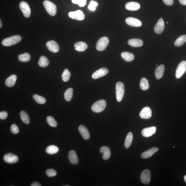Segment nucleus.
Instances as JSON below:
<instances>
[{
  "label": "nucleus",
  "instance_id": "nucleus-1",
  "mask_svg": "<svg viewBox=\"0 0 186 186\" xmlns=\"http://www.w3.org/2000/svg\"><path fill=\"white\" fill-rule=\"evenodd\" d=\"M22 40L20 35H16L4 39L2 41V44L5 46H10L15 45Z\"/></svg>",
  "mask_w": 186,
  "mask_h": 186
},
{
  "label": "nucleus",
  "instance_id": "nucleus-2",
  "mask_svg": "<svg viewBox=\"0 0 186 186\" xmlns=\"http://www.w3.org/2000/svg\"><path fill=\"white\" fill-rule=\"evenodd\" d=\"M43 5L47 13L51 16H55L57 13V7L50 1L45 0L43 2Z\"/></svg>",
  "mask_w": 186,
  "mask_h": 186
},
{
  "label": "nucleus",
  "instance_id": "nucleus-3",
  "mask_svg": "<svg viewBox=\"0 0 186 186\" xmlns=\"http://www.w3.org/2000/svg\"><path fill=\"white\" fill-rule=\"evenodd\" d=\"M116 95L118 102H120L123 100L125 93V86L121 82H118L115 86Z\"/></svg>",
  "mask_w": 186,
  "mask_h": 186
},
{
  "label": "nucleus",
  "instance_id": "nucleus-4",
  "mask_svg": "<svg viewBox=\"0 0 186 186\" xmlns=\"http://www.w3.org/2000/svg\"><path fill=\"white\" fill-rule=\"evenodd\" d=\"M106 106V101L104 100H101L97 101L93 105L92 109L94 112L100 113L104 110Z\"/></svg>",
  "mask_w": 186,
  "mask_h": 186
},
{
  "label": "nucleus",
  "instance_id": "nucleus-5",
  "mask_svg": "<svg viewBox=\"0 0 186 186\" xmlns=\"http://www.w3.org/2000/svg\"><path fill=\"white\" fill-rule=\"evenodd\" d=\"M109 39L107 37H103L99 39L96 44V49L99 51L104 50L109 43Z\"/></svg>",
  "mask_w": 186,
  "mask_h": 186
},
{
  "label": "nucleus",
  "instance_id": "nucleus-6",
  "mask_svg": "<svg viewBox=\"0 0 186 186\" xmlns=\"http://www.w3.org/2000/svg\"><path fill=\"white\" fill-rule=\"evenodd\" d=\"M186 71V61L181 62L178 66L176 71L175 76L177 79L181 78Z\"/></svg>",
  "mask_w": 186,
  "mask_h": 186
},
{
  "label": "nucleus",
  "instance_id": "nucleus-7",
  "mask_svg": "<svg viewBox=\"0 0 186 186\" xmlns=\"http://www.w3.org/2000/svg\"><path fill=\"white\" fill-rule=\"evenodd\" d=\"M19 7L25 17L26 18L30 17L31 10L28 3L24 1L21 2L19 4Z\"/></svg>",
  "mask_w": 186,
  "mask_h": 186
},
{
  "label": "nucleus",
  "instance_id": "nucleus-8",
  "mask_svg": "<svg viewBox=\"0 0 186 186\" xmlns=\"http://www.w3.org/2000/svg\"><path fill=\"white\" fill-rule=\"evenodd\" d=\"M68 15L72 19L80 21L84 20L85 17L83 12L79 10L75 12H70Z\"/></svg>",
  "mask_w": 186,
  "mask_h": 186
},
{
  "label": "nucleus",
  "instance_id": "nucleus-9",
  "mask_svg": "<svg viewBox=\"0 0 186 186\" xmlns=\"http://www.w3.org/2000/svg\"><path fill=\"white\" fill-rule=\"evenodd\" d=\"M4 160L9 164H12L17 162L18 161V157L15 154L8 153L6 154L4 157Z\"/></svg>",
  "mask_w": 186,
  "mask_h": 186
},
{
  "label": "nucleus",
  "instance_id": "nucleus-10",
  "mask_svg": "<svg viewBox=\"0 0 186 186\" xmlns=\"http://www.w3.org/2000/svg\"><path fill=\"white\" fill-rule=\"evenodd\" d=\"M108 72L109 70L107 68H101L93 74L92 77L93 79H96L107 75Z\"/></svg>",
  "mask_w": 186,
  "mask_h": 186
},
{
  "label": "nucleus",
  "instance_id": "nucleus-11",
  "mask_svg": "<svg viewBox=\"0 0 186 186\" xmlns=\"http://www.w3.org/2000/svg\"><path fill=\"white\" fill-rule=\"evenodd\" d=\"M141 181L142 183L148 185L151 179V173L148 169H145L141 173L140 176Z\"/></svg>",
  "mask_w": 186,
  "mask_h": 186
},
{
  "label": "nucleus",
  "instance_id": "nucleus-12",
  "mask_svg": "<svg viewBox=\"0 0 186 186\" xmlns=\"http://www.w3.org/2000/svg\"><path fill=\"white\" fill-rule=\"evenodd\" d=\"M164 22L162 18L159 19L155 26L154 32L157 34H162L164 30Z\"/></svg>",
  "mask_w": 186,
  "mask_h": 186
},
{
  "label": "nucleus",
  "instance_id": "nucleus-13",
  "mask_svg": "<svg viewBox=\"0 0 186 186\" xmlns=\"http://www.w3.org/2000/svg\"><path fill=\"white\" fill-rule=\"evenodd\" d=\"M48 49L54 53L58 52L59 50V47L58 43L53 40L50 41L46 44Z\"/></svg>",
  "mask_w": 186,
  "mask_h": 186
},
{
  "label": "nucleus",
  "instance_id": "nucleus-14",
  "mask_svg": "<svg viewBox=\"0 0 186 186\" xmlns=\"http://www.w3.org/2000/svg\"><path fill=\"white\" fill-rule=\"evenodd\" d=\"M140 117L145 119H150L152 116V111L150 107H146L142 109L140 113Z\"/></svg>",
  "mask_w": 186,
  "mask_h": 186
},
{
  "label": "nucleus",
  "instance_id": "nucleus-15",
  "mask_svg": "<svg viewBox=\"0 0 186 186\" xmlns=\"http://www.w3.org/2000/svg\"><path fill=\"white\" fill-rule=\"evenodd\" d=\"M156 131V127H152L147 128L142 130L141 134L142 136L144 137L148 138L150 137L153 134H155Z\"/></svg>",
  "mask_w": 186,
  "mask_h": 186
},
{
  "label": "nucleus",
  "instance_id": "nucleus-16",
  "mask_svg": "<svg viewBox=\"0 0 186 186\" xmlns=\"http://www.w3.org/2000/svg\"><path fill=\"white\" fill-rule=\"evenodd\" d=\"M125 22L129 25L134 27H139L142 26V22L137 19L133 17H128L126 19Z\"/></svg>",
  "mask_w": 186,
  "mask_h": 186
},
{
  "label": "nucleus",
  "instance_id": "nucleus-17",
  "mask_svg": "<svg viewBox=\"0 0 186 186\" xmlns=\"http://www.w3.org/2000/svg\"><path fill=\"white\" fill-rule=\"evenodd\" d=\"M159 150L157 147H153L150 149L145 151L142 154L141 157L142 158L147 159L150 158Z\"/></svg>",
  "mask_w": 186,
  "mask_h": 186
},
{
  "label": "nucleus",
  "instance_id": "nucleus-18",
  "mask_svg": "<svg viewBox=\"0 0 186 186\" xmlns=\"http://www.w3.org/2000/svg\"><path fill=\"white\" fill-rule=\"evenodd\" d=\"M126 9L130 11H136L140 9V5L135 2H128L125 5Z\"/></svg>",
  "mask_w": 186,
  "mask_h": 186
},
{
  "label": "nucleus",
  "instance_id": "nucleus-19",
  "mask_svg": "<svg viewBox=\"0 0 186 186\" xmlns=\"http://www.w3.org/2000/svg\"><path fill=\"white\" fill-rule=\"evenodd\" d=\"M100 152L102 154V158L103 160H107L111 156V151L108 147L103 146L100 149Z\"/></svg>",
  "mask_w": 186,
  "mask_h": 186
},
{
  "label": "nucleus",
  "instance_id": "nucleus-20",
  "mask_svg": "<svg viewBox=\"0 0 186 186\" xmlns=\"http://www.w3.org/2000/svg\"><path fill=\"white\" fill-rule=\"evenodd\" d=\"M68 159L70 163L72 164L76 165L79 162L77 155L74 151H70L68 154Z\"/></svg>",
  "mask_w": 186,
  "mask_h": 186
},
{
  "label": "nucleus",
  "instance_id": "nucleus-21",
  "mask_svg": "<svg viewBox=\"0 0 186 186\" xmlns=\"http://www.w3.org/2000/svg\"><path fill=\"white\" fill-rule=\"evenodd\" d=\"M79 131L83 138L84 139L87 140L89 138L90 135L88 130L86 127L83 125H80L78 128Z\"/></svg>",
  "mask_w": 186,
  "mask_h": 186
},
{
  "label": "nucleus",
  "instance_id": "nucleus-22",
  "mask_svg": "<svg viewBox=\"0 0 186 186\" xmlns=\"http://www.w3.org/2000/svg\"><path fill=\"white\" fill-rule=\"evenodd\" d=\"M128 44L130 46L134 47H139L142 46L143 41L140 39H132L128 41Z\"/></svg>",
  "mask_w": 186,
  "mask_h": 186
},
{
  "label": "nucleus",
  "instance_id": "nucleus-23",
  "mask_svg": "<svg viewBox=\"0 0 186 186\" xmlns=\"http://www.w3.org/2000/svg\"><path fill=\"white\" fill-rule=\"evenodd\" d=\"M165 66L163 65H161L157 67L155 71V75L156 79H160L162 78Z\"/></svg>",
  "mask_w": 186,
  "mask_h": 186
},
{
  "label": "nucleus",
  "instance_id": "nucleus-24",
  "mask_svg": "<svg viewBox=\"0 0 186 186\" xmlns=\"http://www.w3.org/2000/svg\"><path fill=\"white\" fill-rule=\"evenodd\" d=\"M75 49L76 51L82 52L85 51L88 48V45L87 43L82 41L76 43L74 45Z\"/></svg>",
  "mask_w": 186,
  "mask_h": 186
},
{
  "label": "nucleus",
  "instance_id": "nucleus-25",
  "mask_svg": "<svg viewBox=\"0 0 186 186\" xmlns=\"http://www.w3.org/2000/svg\"><path fill=\"white\" fill-rule=\"evenodd\" d=\"M17 76L15 74H12L8 77L5 81L6 85L8 87H11L15 84L17 80Z\"/></svg>",
  "mask_w": 186,
  "mask_h": 186
},
{
  "label": "nucleus",
  "instance_id": "nucleus-26",
  "mask_svg": "<svg viewBox=\"0 0 186 186\" xmlns=\"http://www.w3.org/2000/svg\"><path fill=\"white\" fill-rule=\"evenodd\" d=\"M121 56L122 58L127 62L133 61L134 58V56L133 54L128 52H123L122 53Z\"/></svg>",
  "mask_w": 186,
  "mask_h": 186
},
{
  "label": "nucleus",
  "instance_id": "nucleus-27",
  "mask_svg": "<svg viewBox=\"0 0 186 186\" xmlns=\"http://www.w3.org/2000/svg\"><path fill=\"white\" fill-rule=\"evenodd\" d=\"M186 43V35H181L174 42L176 47H180Z\"/></svg>",
  "mask_w": 186,
  "mask_h": 186
},
{
  "label": "nucleus",
  "instance_id": "nucleus-28",
  "mask_svg": "<svg viewBox=\"0 0 186 186\" xmlns=\"http://www.w3.org/2000/svg\"><path fill=\"white\" fill-rule=\"evenodd\" d=\"M49 61L47 58L45 56H42L39 59L38 62V65L40 67L45 68L48 66Z\"/></svg>",
  "mask_w": 186,
  "mask_h": 186
},
{
  "label": "nucleus",
  "instance_id": "nucleus-29",
  "mask_svg": "<svg viewBox=\"0 0 186 186\" xmlns=\"http://www.w3.org/2000/svg\"><path fill=\"white\" fill-rule=\"evenodd\" d=\"M133 138V134L131 132H129L126 136L125 142V146L126 149L129 148L131 146Z\"/></svg>",
  "mask_w": 186,
  "mask_h": 186
},
{
  "label": "nucleus",
  "instance_id": "nucleus-30",
  "mask_svg": "<svg viewBox=\"0 0 186 186\" xmlns=\"http://www.w3.org/2000/svg\"><path fill=\"white\" fill-rule=\"evenodd\" d=\"M73 90L72 88H69L66 91L64 94V98L65 100L69 102L71 100L73 96Z\"/></svg>",
  "mask_w": 186,
  "mask_h": 186
},
{
  "label": "nucleus",
  "instance_id": "nucleus-31",
  "mask_svg": "<svg viewBox=\"0 0 186 186\" xmlns=\"http://www.w3.org/2000/svg\"><path fill=\"white\" fill-rule=\"evenodd\" d=\"M140 87L143 90H146L149 88V82L145 78H142L140 82Z\"/></svg>",
  "mask_w": 186,
  "mask_h": 186
},
{
  "label": "nucleus",
  "instance_id": "nucleus-32",
  "mask_svg": "<svg viewBox=\"0 0 186 186\" xmlns=\"http://www.w3.org/2000/svg\"><path fill=\"white\" fill-rule=\"evenodd\" d=\"M59 150V148L57 146L51 145L48 146L46 149V152L49 154H56Z\"/></svg>",
  "mask_w": 186,
  "mask_h": 186
},
{
  "label": "nucleus",
  "instance_id": "nucleus-33",
  "mask_svg": "<svg viewBox=\"0 0 186 186\" xmlns=\"http://www.w3.org/2000/svg\"><path fill=\"white\" fill-rule=\"evenodd\" d=\"M20 117L23 123L27 124V125L30 123V118H29L27 114L24 111H21L20 112Z\"/></svg>",
  "mask_w": 186,
  "mask_h": 186
},
{
  "label": "nucleus",
  "instance_id": "nucleus-34",
  "mask_svg": "<svg viewBox=\"0 0 186 186\" xmlns=\"http://www.w3.org/2000/svg\"><path fill=\"white\" fill-rule=\"evenodd\" d=\"M30 56L28 53H25L18 56L19 61L22 62H27L30 61Z\"/></svg>",
  "mask_w": 186,
  "mask_h": 186
},
{
  "label": "nucleus",
  "instance_id": "nucleus-35",
  "mask_svg": "<svg viewBox=\"0 0 186 186\" xmlns=\"http://www.w3.org/2000/svg\"><path fill=\"white\" fill-rule=\"evenodd\" d=\"M33 98L36 102L39 104H43L46 102V99L44 97L37 94H34Z\"/></svg>",
  "mask_w": 186,
  "mask_h": 186
},
{
  "label": "nucleus",
  "instance_id": "nucleus-36",
  "mask_svg": "<svg viewBox=\"0 0 186 186\" xmlns=\"http://www.w3.org/2000/svg\"><path fill=\"white\" fill-rule=\"evenodd\" d=\"M71 75V73H70L69 70L67 69H66L64 70L63 74H62V79H63L64 82H67L69 80Z\"/></svg>",
  "mask_w": 186,
  "mask_h": 186
},
{
  "label": "nucleus",
  "instance_id": "nucleus-37",
  "mask_svg": "<svg viewBox=\"0 0 186 186\" xmlns=\"http://www.w3.org/2000/svg\"><path fill=\"white\" fill-rule=\"evenodd\" d=\"M47 121L48 124L51 127H56L57 126L56 121L53 117L50 116L47 117Z\"/></svg>",
  "mask_w": 186,
  "mask_h": 186
},
{
  "label": "nucleus",
  "instance_id": "nucleus-38",
  "mask_svg": "<svg viewBox=\"0 0 186 186\" xmlns=\"http://www.w3.org/2000/svg\"><path fill=\"white\" fill-rule=\"evenodd\" d=\"M72 3L78 5L81 7H83L85 6L87 0H71Z\"/></svg>",
  "mask_w": 186,
  "mask_h": 186
},
{
  "label": "nucleus",
  "instance_id": "nucleus-39",
  "mask_svg": "<svg viewBox=\"0 0 186 186\" xmlns=\"http://www.w3.org/2000/svg\"><path fill=\"white\" fill-rule=\"evenodd\" d=\"M45 174L47 176L49 177H53L57 175V172L53 169H48L45 171Z\"/></svg>",
  "mask_w": 186,
  "mask_h": 186
},
{
  "label": "nucleus",
  "instance_id": "nucleus-40",
  "mask_svg": "<svg viewBox=\"0 0 186 186\" xmlns=\"http://www.w3.org/2000/svg\"><path fill=\"white\" fill-rule=\"evenodd\" d=\"M10 131L12 134H17L19 132V129L18 126L15 124H12L10 127Z\"/></svg>",
  "mask_w": 186,
  "mask_h": 186
},
{
  "label": "nucleus",
  "instance_id": "nucleus-41",
  "mask_svg": "<svg viewBox=\"0 0 186 186\" xmlns=\"http://www.w3.org/2000/svg\"><path fill=\"white\" fill-rule=\"evenodd\" d=\"M8 117V113L6 111H1L0 112V119L1 120H5Z\"/></svg>",
  "mask_w": 186,
  "mask_h": 186
},
{
  "label": "nucleus",
  "instance_id": "nucleus-42",
  "mask_svg": "<svg viewBox=\"0 0 186 186\" xmlns=\"http://www.w3.org/2000/svg\"><path fill=\"white\" fill-rule=\"evenodd\" d=\"M164 3L167 6H172L173 4V0H162Z\"/></svg>",
  "mask_w": 186,
  "mask_h": 186
},
{
  "label": "nucleus",
  "instance_id": "nucleus-43",
  "mask_svg": "<svg viewBox=\"0 0 186 186\" xmlns=\"http://www.w3.org/2000/svg\"><path fill=\"white\" fill-rule=\"evenodd\" d=\"M88 9L92 11H94L96 9V7L90 4L88 6Z\"/></svg>",
  "mask_w": 186,
  "mask_h": 186
},
{
  "label": "nucleus",
  "instance_id": "nucleus-44",
  "mask_svg": "<svg viewBox=\"0 0 186 186\" xmlns=\"http://www.w3.org/2000/svg\"><path fill=\"white\" fill-rule=\"evenodd\" d=\"M31 186H41V185L39 183L37 182H33L30 185Z\"/></svg>",
  "mask_w": 186,
  "mask_h": 186
},
{
  "label": "nucleus",
  "instance_id": "nucleus-45",
  "mask_svg": "<svg viewBox=\"0 0 186 186\" xmlns=\"http://www.w3.org/2000/svg\"><path fill=\"white\" fill-rule=\"evenodd\" d=\"M91 5H93V6H94L95 7H96L98 5V3H97V2H95L94 1H91L90 2V4Z\"/></svg>",
  "mask_w": 186,
  "mask_h": 186
},
{
  "label": "nucleus",
  "instance_id": "nucleus-46",
  "mask_svg": "<svg viewBox=\"0 0 186 186\" xmlns=\"http://www.w3.org/2000/svg\"><path fill=\"white\" fill-rule=\"evenodd\" d=\"M179 1L181 5L184 6L186 5V0H179Z\"/></svg>",
  "mask_w": 186,
  "mask_h": 186
},
{
  "label": "nucleus",
  "instance_id": "nucleus-47",
  "mask_svg": "<svg viewBox=\"0 0 186 186\" xmlns=\"http://www.w3.org/2000/svg\"><path fill=\"white\" fill-rule=\"evenodd\" d=\"M184 180H185V183H186V175H185V177H184Z\"/></svg>",
  "mask_w": 186,
  "mask_h": 186
},
{
  "label": "nucleus",
  "instance_id": "nucleus-48",
  "mask_svg": "<svg viewBox=\"0 0 186 186\" xmlns=\"http://www.w3.org/2000/svg\"><path fill=\"white\" fill-rule=\"evenodd\" d=\"M0 24H1V25H0V28H1V27L2 26V22H1V20H0Z\"/></svg>",
  "mask_w": 186,
  "mask_h": 186
},
{
  "label": "nucleus",
  "instance_id": "nucleus-49",
  "mask_svg": "<svg viewBox=\"0 0 186 186\" xmlns=\"http://www.w3.org/2000/svg\"><path fill=\"white\" fill-rule=\"evenodd\" d=\"M69 186V185H64V186Z\"/></svg>",
  "mask_w": 186,
  "mask_h": 186
},
{
  "label": "nucleus",
  "instance_id": "nucleus-50",
  "mask_svg": "<svg viewBox=\"0 0 186 186\" xmlns=\"http://www.w3.org/2000/svg\"><path fill=\"white\" fill-rule=\"evenodd\" d=\"M167 24H168V22H167Z\"/></svg>",
  "mask_w": 186,
  "mask_h": 186
},
{
  "label": "nucleus",
  "instance_id": "nucleus-51",
  "mask_svg": "<svg viewBox=\"0 0 186 186\" xmlns=\"http://www.w3.org/2000/svg\"><path fill=\"white\" fill-rule=\"evenodd\" d=\"M158 66V65H156V66Z\"/></svg>",
  "mask_w": 186,
  "mask_h": 186
}]
</instances>
